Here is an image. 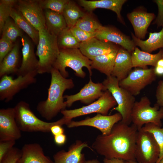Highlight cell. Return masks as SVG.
I'll return each instance as SVG.
<instances>
[{
	"instance_id": "cell-4",
	"label": "cell",
	"mask_w": 163,
	"mask_h": 163,
	"mask_svg": "<svg viewBox=\"0 0 163 163\" xmlns=\"http://www.w3.org/2000/svg\"><path fill=\"white\" fill-rule=\"evenodd\" d=\"M39 39L36 54L39 58L38 74L50 73L59 53L57 37L46 28L39 30Z\"/></svg>"
},
{
	"instance_id": "cell-9",
	"label": "cell",
	"mask_w": 163,
	"mask_h": 163,
	"mask_svg": "<svg viewBox=\"0 0 163 163\" xmlns=\"http://www.w3.org/2000/svg\"><path fill=\"white\" fill-rule=\"evenodd\" d=\"M117 105L116 101L110 93L106 90L97 101L88 105L74 109H65L61 113L63 117L72 120L73 118L92 113L107 115L109 110Z\"/></svg>"
},
{
	"instance_id": "cell-34",
	"label": "cell",
	"mask_w": 163,
	"mask_h": 163,
	"mask_svg": "<svg viewBox=\"0 0 163 163\" xmlns=\"http://www.w3.org/2000/svg\"><path fill=\"white\" fill-rule=\"evenodd\" d=\"M142 129L152 134L160 148V154L157 163L163 157V127L149 123L144 125Z\"/></svg>"
},
{
	"instance_id": "cell-5",
	"label": "cell",
	"mask_w": 163,
	"mask_h": 163,
	"mask_svg": "<svg viewBox=\"0 0 163 163\" xmlns=\"http://www.w3.org/2000/svg\"><path fill=\"white\" fill-rule=\"evenodd\" d=\"M91 63V60L83 55L79 49H60L59 54L53 68L58 70L65 78L69 76L66 68L69 67L75 72L76 76L84 78L86 74L82 68H87L91 77L92 73Z\"/></svg>"
},
{
	"instance_id": "cell-21",
	"label": "cell",
	"mask_w": 163,
	"mask_h": 163,
	"mask_svg": "<svg viewBox=\"0 0 163 163\" xmlns=\"http://www.w3.org/2000/svg\"><path fill=\"white\" fill-rule=\"evenodd\" d=\"M21 150V156L16 163H54L49 157L45 155L38 143L25 144Z\"/></svg>"
},
{
	"instance_id": "cell-35",
	"label": "cell",
	"mask_w": 163,
	"mask_h": 163,
	"mask_svg": "<svg viewBox=\"0 0 163 163\" xmlns=\"http://www.w3.org/2000/svg\"><path fill=\"white\" fill-rule=\"evenodd\" d=\"M18 0H0V33L2 30L6 20L10 17V13L14 6L17 4Z\"/></svg>"
},
{
	"instance_id": "cell-14",
	"label": "cell",
	"mask_w": 163,
	"mask_h": 163,
	"mask_svg": "<svg viewBox=\"0 0 163 163\" xmlns=\"http://www.w3.org/2000/svg\"><path fill=\"white\" fill-rule=\"evenodd\" d=\"M21 137L17 123L14 107L0 110V142L15 141Z\"/></svg>"
},
{
	"instance_id": "cell-2",
	"label": "cell",
	"mask_w": 163,
	"mask_h": 163,
	"mask_svg": "<svg viewBox=\"0 0 163 163\" xmlns=\"http://www.w3.org/2000/svg\"><path fill=\"white\" fill-rule=\"evenodd\" d=\"M50 73L51 82L47 99L39 102L36 107L40 115L47 120H51L65 109L67 106L64 100V93L74 86L72 79L64 77L58 70L53 68Z\"/></svg>"
},
{
	"instance_id": "cell-3",
	"label": "cell",
	"mask_w": 163,
	"mask_h": 163,
	"mask_svg": "<svg viewBox=\"0 0 163 163\" xmlns=\"http://www.w3.org/2000/svg\"><path fill=\"white\" fill-rule=\"evenodd\" d=\"M16 121L21 131L28 132H50L54 125H66L71 120L63 117L59 120L48 122L39 119L31 110L29 104L24 101L18 102L14 107Z\"/></svg>"
},
{
	"instance_id": "cell-17",
	"label": "cell",
	"mask_w": 163,
	"mask_h": 163,
	"mask_svg": "<svg viewBox=\"0 0 163 163\" xmlns=\"http://www.w3.org/2000/svg\"><path fill=\"white\" fill-rule=\"evenodd\" d=\"M21 38L22 45V59L16 74L17 76H24L37 70L39 63L38 59L37 58L34 52L33 42L26 36L24 35Z\"/></svg>"
},
{
	"instance_id": "cell-39",
	"label": "cell",
	"mask_w": 163,
	"mask_h": 163,
	"mask_svg": "<svg viewBox=\"0 0 163 163\" xmlns=\"http://www.w3.org/2000/svg\"><path fill=\"white\" fill-rule=\"evenodd\" d=\"M14 45V43L2 36L0 40V62L11 51Z\"/></svg>"
},
{
	"instance_id": "cell-48",
	"label": "cell",
	"mask_w": 163,
	"mask_h": 163,
	"mask_svg": "<svg viewBox=\"0 0 163 163\" xmlns=\"http://www.w3.org/2000/svg\"><path fill=\"white\" fill-rule=\"evenodd\" d=\"M125 163H139L137 162L136 160H128L125 161Z\"/></svg>"
},
{
	"instance_id": "cell-41",
	"label": "cell",
	"mask_w": 163,
	"mask_h": 163,
	"mask_svg": "<svg viewBox=\"0 0 163 163\" xmlns=\"http://www.w3.org/2000/svg\"><path fill=\"white\" fill-rule=\"evenodd\" d=\"M157 5L158 8V16L154 22L158 26L163 27V0H155L154 1Z\"/></svg>"
},
{
	"instance_id": "cell-40",
	"label": "cell",
	"mask_w": 163,
	"mask_h": 163,
	"mask_svg": "<svg viewBox=\"0 0 163 163\" xmlns=\"http://www.w3.org/2000/svg\"><path fill=\"white\" fill-rule=\"evenodd\" d=\"M15 141L0 142V161L4 156L13 147Z\"/></svg>"
},
{
	"instance_id": "cell-29",
	"label": "cell",
	"mask_w": 163,
	"mask_h": 163,
	"mask_svg": "<svg viewBox=\"0 0 163 163\" xmlns=\"http://www.w3.org/2000/svg\"><path fill=\"white\" fill-rule=\"evenodd\" d=\"M117 52L103 54L94 58L91 60L92 69H96L107 77L111 75Z\"/></svg>"
},
{
	"instance_id": "cell-7",
	"label": "cell",
	"mask_w": 163,
	"mask_h": 163,
	"mask_svg": "<svg viewBox=\"0 0 163 163\" xmlns=\"http://www.w3.org/2000/svg\"><path fill=\"white\" fill-rule=\"evenodd\" d=\"M149 98L144 96L139 101H136L134 104L131 113V122L138 130L149 123L160 127L162 126L161 120L163 119V108L156 104L152 107Z\"/></svg>"
},
{
	"instance_id": "cell-33",
	"label": "cell",
	"mask_w": 163,
	"mask_h": 163,
	"mask_svg": "<svg viewBox=\"0 0 163 163\" xmlns=\"http://www.w3.org/2000/svg\"><path fill=\"white\" fill-rule=\"evenodd\" d=\"M75 26L91 33H98L103 27L97 21L86 14L78 20Z\"/></svg>"
},
{
	"instance_id": "cell-37",
	"label": "cell",
	"mask_w": 163,
	"mask_h": 163,
	"mask_svg": "<svg viewBox=\"0 0 163 163\" xmlns=\"http://www.w3.org/2000/svg\"><path fill=\"white\" fill-rule=\"evenodd\" d=\"M70 29L74 36L80 43L96 37L97 33L88 32L75 26L70 28Z\"/></svg>"
},
{
	"instance_id": "cell-44",
	"label": "cell",
	"mask_w": 163,
	"mask_h": 163,
	"mask_svg": "<svg viewBox=\"0 0 163 163\" xmlns=\"http://www.w3.org/2000/svg\"><path fill=\"white\" fill-rule=\"evenodd\" d=\"M66 140V136L64 133L54 136V141L58 145H61L64 144Z\"/></svg>"
},
{
	"instance_id": "cell-13",
	"label": "cell",
	"mask_w": 163,
	"mask_h": 163,
	"mask_svg": "<svg viewBox=\"0 0 163 163\" xmlns=\"http://www.w3.org/2000/svg\"><path fill=\"white\" fill-rule=\"evenodd\" d=\"M17 9L36 29L46 27L45 18L39 0H19Z\"/></svg>"
},
{
	"instance_id": "cell-28",
	"label": "cell",
	"mask_w": 163,
	"mask_h": 163,
	"mask_svg": "<svg viewBox=\"0 0 163 163\" xmlns=\"http://www.w3.org/2000/svg\"><path fill=\"white\" fill-rule=\"evenodd\" d=\"M44 12L46 29L57 37L67 27L62 14L48 9L45 10Z\"/></svg>"
},
{
	"instance_id": "cell-43",
	"label": "cell",
	"mask_w": 163,
	"mask_h": 163,
	"mask_svg": "<svg viewBox=\"0 0 163 163\" xmlns=\"http://www.w3.org/2000/svg\"><path fill=\"white\" fill-rule=\"evenodd\" d=\"M62 126L59 125L52 126L50 128V132L54 136L64 133L65 130Z\"/></svg>"
},
{
	"instance_id": "cell-18",
	"label": "cell",
	"mask_w": 163,
	"mask_h": 163,
	"mask_svg": "<svg viewBox=\"0 0 163 163\" xmlns=\"http://www.w3.org/2000/svg\"><path fill=\"white\" fill-rule=\"evenodd\" d=\"M86 147L92 150L87 142L77 140L70 146L67 151L61 150L53 155L54 163H83L85 160L82 152Z\"/></svg>"
},
{
	"instance_id": "cell-30",
	"label": "cell",
	"mask_w": 163,
	"mask_h": 163,
	"mask_svg": "<svg viewBox=\"0 0 163 163\" xmlns=\"http://www.w3.org/2000/svg\"><path fill=\"white\" fill-rule=\"evenodd\" d=\"M85 14L73 2L70 0L62 13L67 26L70 28L75 26L78 20Z\"/></svg>"
},
{
	"instance_id": "cell-8",
	"label": "cell",
	"mask_w": 163,
	"mask_h": 163,
	"mask_svg": "<svg viewBox=\"0 0 163 163\" xmlns=\"http://www.w3.org/2000/svg\"><path fill=\"white\" fill-rule=\"evenodd\" d=\"M160 154L159 147L152 133L142 128L138 130L135 158L139 163H156Z\"/></svg>"
},
{
	"instance_id": "cell-49",
	"label": "cell",
	"mask_w": 163,
	"mask_h": 163,
	"mask_svg": "<svg viewBox=\"0 0 163 163\" xmlns=\"http://www.w3.org/2000/svg\"><path fill=\"white\" fill-rule=\"evenodd\" d=\"M157 163H163V157Z\"/></svg>"
},
{
	"instance_id": "cell-10",
	"label": "cell",
	"mask_w": 163,
	"mask_h": 163,
	"mask_svg": "<svg viewBox=\"0 0 163 163\" xmlns=\"http://www.w3.org/2000/svg\"><path fill=\"white\" fill-rule=\"evenodd\" d=\"M37 74L36 70L15 78L7 75L2 76L0 80V100L6 102L11 101L21 90L35 83Z\"/></svg>"
},
{
	"instance_id": "cell-38",
	"label": "cell",
	"mask_w": 163,
	"mask_h": 163,
	"mask_svg": "<svg viewBox=\"0 0 163 163\" xmlns=\"http://www.w3.org/2000/svg\"><path fill=\"white\" fill-rule=\"evenodd\" d=\"M21 155V149L14 147L4 156L0 163H16Z\"/></svg>"
},
{
	"instance_id": "cell-25",
	"label": "cell",
	"mask_w": 163,
	"mask_h": 163,
	"mask_svg": "<svg viewBox=\"0 0 163 163\" xmlns=\"http://www.w3.org/2000/svg\"><path fill=\"white\" fill-rule=\"evenodd\" d=\"M19 48L17 44H15L11 51L0 62V77L10 74H17L19 65Z\"/></svg>"
},
{
	"instance_id": "cell-26",
	"label": "cell",
	"mask_w": 163,
	"mask_h": 163,
	"mask_svg": "<svg viewBox=\"0 0 163 163\" xmlns=\"http://www.w3.org/2000/svg\"><path fill=\"white\" fill-rule=\"evenodd\" d=\"M131 35L136 46H139L143 51L150 53L158 49H163V27L159 32L150 33L149 38L145 40L137 38L132 33Z\"/></svg>"
},
{
	"instance_id": "cell-45",
	"label": "cell",
	"mask_w": 163,
	"mask_h": 163,
	"mask_svg": "<svg viewBox=\"0 0 163 163\" xmlns=\"http://www.w3.org/2000/svg\"><path fill=\"white\" fill-rule=\"evenodd\" d=\"M103 161L104 163H125L124 160L117 158L108 159L104 158Z\"/></svg>"
},
{
	"instance_id": "cell-16",
	"label": "cell",
	"mask_w": 163,
	"mask_h": 163,
	"mask_svg": "<svg viewBox=\"0 0 163 163\" xmlns=\"http://www.w3.org/2000/svg\"><path fill=\"white\" fill-rule=\"evenodd\" d=\"M119 49L113 43L96 37L80 43L79 48L82 54L90 60L100 55L118 51Z\"/></svg>"
},
{
	"instance_id": "cell-36",
	"label": "cell",
	"mask_w": 163,
	"mask_h": 163,
	"mask_svg": "<svg viewBox=\"0 0 163 163\" xmlns=\"http://www.w3.org/2000/svg\"><path fill=\"white\" fill-rule=\"evenodd\" d=\"M69 0H39L40 4L43 9H48L62 14L64 8Z\"/></svg>"
},
{
	"instance_id": "cell-27",
	"label": "cell",
	"mask_w": 163,
	"mask_h": 163,
	"mask_svg": "<svg viewBox=\"0 0 163 163\" xmlns=\"http://www.w3.org/2000/svg\"><path fill=\"white\" fill-rule=\"evenodd\" d=\"M10 17L18 27L25 33L33 42L37 45L39 39V30L35 28L17 9L12 8Z\"/></svg>"
},
{
	"instance_id": "cell-6",
	"label": "cell",
	"mask_w": 163,
	"mask_h": 163,
	"mask_svg": "<svg viewBox=\"0 0 163 163\" xmlns=\"http://www.w3.org/2000/svg\"><path fill=\"white\" fill-rule=\"evenodd\" d=\"M119 81L111 75L107 76L102 84L103 91H108L114 98L117 106L112 109L121 115L122 123L129 125L131 122V115L136 102L134 96L119 85Z\"/></svg>"
},
{
	"instance_id": "cell-11",
	"label": "cell",
	"mask_w": 163,
	"mask_h": 163,
	"mask_svg": "<svg viewBox=\"0 0 163 163\" xmlns=\"http://www.w3.org/2000/svg\"><path fill=\"white\" fill-rule=\"evenodd\" d=\"M156 76L154 68H136L126 78L119 82V85L133 96H136L155 81Z\"/></svg>"
},
{
	"instance_id": "cell-46",
	"label": "cell",
	"mask_w": 163,
	"mask_h": 163,
	"mask_svg": "<svg viewBox=\"0 0 163 163\" xmlns=\"http://www.w3.org/2000/svg\"><path fill=\"white\" fill-rule=\"evenodd\" d=\"M154 72L156 75H163V66L156 65L154 68Z\"/></svg>"
},
{
	"instance_id": "cell-42",
	"label": "cell",
	"mask_w": 163,
	"mask_h": 163,
	"mask_svg": "<svg viewBox=\"0 0 163 163\" xmlns=\"http://www.w3.org/2000/svg\"><path fill=\"white\" fill-rule=\"evenodd\" d=\"M155 97L156 104L160 107L163 108V80L159 81L157 87Z\"/></svg>"
},
{
	"instance_id": "cell-32",
	"label": "cell",
	"mask_w": 163,
	"mask_h": 163,
	"mask_svg": "<svg viewBox=\"0 0 163 163\" xmlns=\"http://www.w3.org/2000/svg\"><path fill=\"white\" fill-rule=\"evenodd\" d=\"M10 18L9 17L5 23L2 30V36L14 43L18 37L21 38L24 35L22 31Z\"/></svg>"
},
{
	"instance_id": "cell-24",
	"label": "cell",
	"mask_w": 163,
	"mask_h": 163,
	"mask_svg": "<svg viewBox=\"0 0 163 163\" xmlns=\"http://www.w3.org/2000/svg\"><path fill=\"white\" fill-rule=\"evenodd\" d=\"M131 58L133 67L145 69L148 66L155 67L158 62L163 58V49H161L156 54H151L141 50L136 47L131 53Z\"/></svg>"
},
{
	"instance_id": "cell-47",
	"label": "cell",
	"mask_w": 163,
	"mask_h": 163,
	"mask_svg": "<svg viewBox=\"0 0 163 163\" xmlns=\"http://www.w3.org/2000/svg\"><path fill=\"white\" fill-rule=\"evenodd\" d=\"M83 163H101L97 159H94L88 160H85Z\"/></svg>"
},
{
	"instance_id": "cell-22",
	"label": "cell",
	"mask_w": 163,
	"mask_h": 163,
	"mask_svg": "<svg viewBox=\"0 0 163 163\" xmlns=\"http://www.w3.org/2000/svg\"><path fill=\"white\" fill-rule=\"evenodd\" d=\"M127 1L126 0H79L78 1V2L81 6L88 12H91L97 8L111 10L116 13L120 22L125 25L121 14V11L123 5Z\"/></svg>"
},
{
	"instance_id": "cell-20",
	"label": "cell",
	"mask_w": 163,
	"mask_h": 163,
	"mask_svg": "<svg viewBox=\"0 0 163 163\" xmlns=\"http://www.w3.org/2000/svg\"><path fill=\"white\" fill-rule=\"evenodd\" d=\"M96 37L101 40L119 45L131 53L136 47L129 37L111 27L103 26L97 33Z\"/></svg>"
},
{
	"instance_id": "cell-15",
	"label": "cell",
	"mask_w": 163,
	"mask_h": 163,
	"mask_svg": "<svg viewBox=\"0 0 163 163\" xmlns=\"http://www.w3.org/2000/svg\"><path fill=\"white\" fill-rule=\"evenodd\" d=\"M104 85L102 83L93 82L90 77L89 82L86 84L77 93L71 95H65L64 99L67 107H70L75 101H80L84 104L88 105L103 94Z\"/></svg>"
},
{
	"instance_id": "cell-23",
	"label": "cell",
	"mask_w": 163,
	"mask_h": 163,
	"mask_svg": "<svg viewBox=\"0 0 163 163\" xmlns=\"http://www.w3.org/2000/svg\"><path fill=\"white\" fill-rule=\"evenodd\" d=\"M133 67L131 53L122 47L119 48L111 75L120 81L127 76Z\"/></svg>"
},
{
	"instance_id": "cell-19",
	"label": "cell",
	"mask_w": 163,
	"mask_h": 163,
	"mask_svg": "<svg viewBox=\"0 0 163 163\" xmlns=\"http://www.w3.org/2000/svg\"><path fill=\"white\" fill-rule=\"evenodd\" d=\"M127 16L133 27L135 36L142 40L144 39L149 26L155 18L154 14L138 8L128 13Z\"/></svg>"
},
{
	"instance_id": "cell-12",
	"label": "cell",
	"mask_w": 163,
	"mask_h": 163,
	"mask_svg": "<svg viewBox=\"0 0 163 163\" xmlns=\"http://www.w3.org/2000/svg\"><path fill=\"white\" fill-rule=\"evenodd\" d=\"M122 119L121 115L118 112L110 115L97 113L92 117L78 121L72 120L66 126L69 128L85 126H91L99 130L102 135H106L110 133L114 125Z\"/></svg>"
},
{
	"instance_id": "cell-31",
	"label": "cell",
	"mask_w": 163,
	"mask_h": 163,
	"mask_svg": "<svg viewBox=\"0 0 163 163\" xmlns=\"http://www.w3.org/2000/svg\"><path fill=\"white\" fill-rule=\"evenodd\" d=\"M57 41L59 49H79L80 43L67 26L57 36Z\"/></svg>"
},
{
	"instance_id": "cell-1",
	"label": "cell",
	"mask_w": 163,
	"mask_h": 163,
	"mask_svg": "<svg viewBox=\"0 0 163 163\" xmlns=\"http://www.w3.org/2000/svg\"><path fill=\"white\" fill-rule=\"evenodd\" d=\"M138 130L133 124L130 126L120 121L114 125L109 134L98 135L91 148L107 159L136 160L135 151Z\"/></svg>"
}]
</instances>
